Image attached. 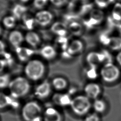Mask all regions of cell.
Returning <instances> with one entry per match:
<instances>
[{
	"label": "cell",
	"instance_id": "36",
	"mask_svg": "<svg viewBox=\"0 0 121 121\" xmlns=\"http://www.w3.org/2000/svg\"><path fill=\"white\" fill-rule=\"evenodd\" d=\"M6 67H7L6 64L4 60L0 59V72H2Z\"/></svg>",
	"mask_w": 121,
	"mask_h": 121
},
{
	"label": "cell",
	"instance_id": "17",
	"mask_svg": "<svg viewBox=\"0 0 121 121\" xmlns=\"http://www.w3.org/2000/svg\"><path fill=\"white\" fill-rule=\"evenodd\" d=\"M107 46L112 50L121 51V37L120 36L109 37Z\"/></svg>",
	"mask_w": 121,
	"mask_h": 121
},
{
	"label": "cell",
	"instance_id": "33",
	"mask_svg": "<svg viewBox=\"0 0 121 121\" xmlns=\"http://www.w3.org/2000/svg\"><path fill=\"white\" fill-rule=\"evenodd\" d=\"M27 20L25 19L24 24L26 28L31 29L34 26V25L35 23H36L35 18H27Z\"/></svg>",
	"mask_w": 121,
	"mask_h": 121
},
{
	"label": "cell",
	"instance_id": "13",
	"mask_svg": "<svg viewBox=\"0 0 121 121\" xmlns=\"http://www.w3.org/2000/svg\"><path fill=\"white\" fill-rule=\"evenodd\" d=\"M15 49L17 56L21 61H27L34 54V51L28 48L19 46Z\"/></svg>",
	"mask_w": 121,
	"mask_h": 121
},
{
	"label": "cell",
	"instance_id": "10",
	"mask_svg": "<svg viewBox=\"0 0 121 121\" xmlns=\"http://www.w3.org/2000/svg\"><path fill=\"white\" fill-rule=\"evenodd\" d=\"M52 100L55 104L65 107L70 106L72 99L69 94L56 93L53 95Z\"/></svg>",
	"mask_w": 121,
	"mask_h": 121
},
{
	"label": "cell",
	"instance_id": "18",
	"mask_svg": "<svg viewBox=\"0 0 121 121\" xmlns=\"http://www.w3.org/2000/svg\"><path fill=\"white\" fill-rule=\"evenodd\" d=\"M25 40L27 43L33 47H36L40 43V39L38 35L33 31L28 32L25 36Z\"/></svg>",
	"mask_w": 121,
	"mask_h": 121
},
{
	"label": "cell",
	"instance_id": "16",
	"mask_svg": "<svg viewBox=\"0 0 121 121\" xmlns=\"http://www.w3.org/2000/svg\"><path fill=\"white\" fill-rule=\"evenodd\" d=\"M52 31L58 36H66L68 32L67 26L63 23L57 22L54 23L51 27Z\"/></svg>",
	"mask_w": 121,
	"mask_h": 121
},
{
	"label": "cell",
	"instance_id": "25",
	"mask_svg": "<svg viewBox=\"0 0 121 121\" xmlns=\"http://www.w3.org/2000/svg\"><path fill=\"white\" fill-rule=\"evenodd\" d=\"M93 107L96 112L98 113H102L105 110L106 104L103 100L99 99H96L93 103Z\"/></svg>",
	"mask_w": 121,
	"mask_h": 121
},
{
	"label": "cell",
	"instance_id": "34",
	"mask_svg": "<svg viewBox=\"0 0 121 121\" xmlns=\"http://www.w3.org/2000/svg\"><path fill=\"white\" fill-rule=\"evenodd\" d=\"M51 2L54 6L61 7L65 5L69 0H49Z\"/></svg>",
	"mask_w": 121,
	"mask_h": 121
},
{
	"label": "cell",
	"instance_id": "21",
	"mask_svg": "<svg viewBox=\"0 0 121 121\" xmlns=\"http://www.w3.org/2000/svg\"><path fill=\"white\" fill-rule=\"evenodd\" d=\"M52 85L53 87L58 90L65 89L67 86V82L65 79L60 77L54 78L52 81Z\"/></svg>",
	"mask_w": 121,
	"mask_h": 121
},
{
	"label": "cell",
	"instance_id": "14",
	"mask_svg": "<svg viewBox=\"0 0 121 121\" xmlns=\"http://www.w3.org/2000/svg\"><path fill=\"white\" fill-rule=\"evenodd\" d=\"M23 40L24 37L22 34L17 30H14L11 32L9 36V43L15 48L20 46Z\"/></svg>",
	"mask_w": 121,
	"mask_h": 121
},
{
	"label": "cell",
	"instance_id": "6",
	"mask_svg": "<svg viewBox=\"0 0 121 121\" xmlns=\"http://www.w3.org/2000/svg\"><path fill=\"white\" fill-rule=\"evenodd\" d=\"M35 96L41 99L47 98L51 92L50 83L47 80H45L39 84L35 88L34 91Z\"/></svg>",
	"mask_w": 121,
	"mask_h": 121
},
{
	"label": "cell",
	"instance_id": "3",
	"mask_svg": "<svg viewBox=\"0 0 121 121\" xmlns=\"http://www.w3.org/2000/svg\"><path fill=\"white\" fill-rule=\"evenodd\" d=\"M42 109L35 101H30L23 106L21 115L25 121H42L41 114Z\"/></svg>",
	"mask_w": 121,
	"mask_h": 121
},
{
	"label": "cell",
	"instance_id": "5",
	"mask_svg": "<svg viewBox=\"0 0 121 121\" xmlns=\"http://www.w3.org/2000/svg\"><path fill=\"white\" fill-rule=\"evenodd\" d=\"M120 71L117 66L112 63L104 64L100 70V75L103 80L107 83H112L118 79Z\"/></svg>",
	"mask_w": 121,
	"mask_h": 121
},
{
	"label": "cell",
	"instance_id": "28",
	"mask_svg": "<svg viewBox=\"0 0 121 121\" xmlns=\"http://www.w3.org/2000/svg\"><path fill=\"white\" fill-rule=\"evenodd\" d=\"M2 22L3 25L6 27L11 28L15 26L16 18L12 15L6 16L3 18Z\"/></svg>",
	"mask_w": 121,
	"mask_h": 121
},
{
	"label": "cell",
	"instance_id": "31",
	"mask_svg": "<svg viewBox=\"0 0 121 121\" xmlns=\"http://www.w3.org/2000/svg\"><path fill=\"white\" fill-rule=\"evenodd\" d=\"M49 0H34V5L37 9H41L44 7Z\"/></svg>",
	"mask_w": 121,
	"mask_h": 121
},
{
	"label": "cell",
	"instance_id": "11",
	"mask_svg": "<svg viewBox=\"0 0 121 121\" xmlns=\"http://www.w3.org/2000/svg\"><path fill=\"white\" fill-rule=\"evenodd\" d=\"M43 120L44 121H61L62 117L61 114L56 109L50 107L44 112Z\"/></svg>",
	"mask_w": 121,
	"mask_h": 121
},
{
	"label": "cell",
	"instance_id": "35",
	"mask_svg": "<svg viewBox=\"0 0 121 121\" xmlns=\"http://www.w3.org/2000/svg\"><path fill=\"white\" fill-rule=\"evenodd\" d=\"M5 53V45L2 41L0 40V55L3 56Z\"/></svg>",
	"mask_w": 121,
	"mask_h": 121
},
{
	"label": "cell",
	"instance_id": "27",
	"mask_svg": "<svg viewBox=\"0 0 121 121\" xmlns=\"http://www.w3.org/2000/svg\"><path fill=\"white\" fill-rule=\"evenodd\" d=\"M96 68V67L89 66V67L86 71V75L88 78L89 79L94 80L97 78L98 72Z\"/></svg>",
	"mask_w": 121,
	"mask_h": 121
},
{
	"label": "cell",
	"instance_id": "9",
	"mask_svg": "<svg viewBox=\"0 0 121 121\" xmlns=\"http://www.w3.org/2000/svg\"><path fill=\"white\" fill-rule=\"evenodd\" d=\"M89 66L96 67L101 63H103V55L102 52H89L86 58Z\"/></svg>",
	"mask_w": 121,
	"mask_h": 121
},
{
	"label": "cell",
	"instance_id": "12",
	"mask_svg": "<svg viewBox=\"0 0 121 121\" xmlns=\"http://www.w3.org/2000/svg\"><path fill=\"white\" fill-rule=\"evenodd\" d=\"M83 48L84 44L82 41L78 39H74L69 42L66 51L70 56H72L80 53Z\"/></svg>",
	"mask_w": 121,
	"mask_h": 121
},
{
	"label": "cell",
	"instance_id": "20",
	"mask_svg": "<svg viewBox=\"0 0 121 121\" xmlns=\"http://www.w3.org/2000/svg\"><path fill=\"white\" fill-rule=\"evenodd\" d=\"M26 10L27 9L25 6L21 4H16L12 9V16L14 17L16 19L20 18L23 17Z\"/></svg>",
	"mask_w": 121,
	"mask_h": 121
},
{
	"label": "cell",
	"instance_id": "42",
	"mask_svg": "<svg viewBox=\"0 0 121 121\" xmlns=\"http://www.w3.org/2000/svg\"></svg>",
	"mask_w": 121,
	"mask_h": 121
},
{
	"label": "cell",
	"instance_id": "26",
	"mask_svg": "<svg viewBox=\"0 0 121 121\" xmlns=\"http://www.w3.org/2000/svg\"><path fill=\"white\" fill-rule=\"evenodd\" d=\"M11 81L10 77L7 73L0 74V89L9 87Z\"/></svg>",
	"mask_w": 121,
	"mask_h": 121
},
{
	"label": "cell",
	"instance_id": "29",
	"mask_svg": "<svg viewBox=\"0 0 121 121\" xmlns=\"http://www.w3.org/2000/svg\"><path fill=\"white\" fill-rule=\"evenodd\" d=\"M114 0H94L95 4L100 9H104L112 4Z\"/></svg>",
	"mask_w": 121,
	"mask_h": 121
},
{
	"label": "cell",
	"instance_id": "24",
	"mask_svg": "<svg viewBox=\"0 0 121 121\" xmlns=\"http://www.w3.org/2000/svg\"><path fill=\"white\" fill-rule=\"evenodd\" d=\"M12 100V96L0 92V109H4L7 107H11Z\"/></svg>",
	"mask_w": 121,
	"mask_h": 121
},
{
	"label": "cell",
	"instance_id": "8",
	"mask_svg": "<svg viewBox=\"0 0 121 121\" xmlns=\"http://www.w3.org/2000/svg\"><path fill=\"white\" fill-rule=\"evenodd\" d=\"M84 91L89 99H96L101 93V88L97 83H89L85 86Z\"/></svg>",
	"mask_w": 121,
	"mask_h": 121
},
{
	"label": "cell",
	"instance_id": "30",
	"mask_svg": "<svg viewBox=\"0 0 121 121\" xmlns=\"http://www.w3.org/2000/svg\"><path fill=\"white\" fill-rule=\"evenodd\" d=\"M3 56L4 57V58L3 59L6 63V66H11L14 62V60L11 54L6 52V53L3 55Z\"/></svg>",
	"mask_w": 121,
	"mask_h": 121
},
{
	"label": "cell",
	"instance_id": "37",
	"mask_svg": "<svg viewBox=\"0 0 121 121\" xmlns=\"http://www.w3.org/2000/svg\"><path fill=\"white\" fill-rule=\"evenodd\" d=\"M116 60L119 65L121 66V51L117 54L116 56Z\"/></svg>",
	"mask_w": 121,
	"mask_h": 121
},
{
	"label": "cell",
	"instance_id": "2",
	"mask_svg": "<svg viewBox=\"0 0 121 121\" xmlns=\"http://www.w3.org/2000/svg\"><path fill=\"white\" fill-rule=\"evenodd\" d=\"M45 71V67L43 62L36 59L29 60L24 69L26 76L33 81L40 79L43 77Z\"/></svg>",
	"mask_w": 121,
	"mask_h": 121
},
{
	"label": "cell",
	"instance_id": "1",
	"mask_svg": "<svg viewBox=\"0 0 121 121\" xmlns=\"http://www.w3.org/2000/svg\"><path fill=\"white\" fill-rule=\"evenodd\" d=\"M8 87L10 95L18 99L28 94L30 89V85L26 78L17 77L11 80Z\"/></svg>",
	"mask_w": 121,
	"mask_h": 121
},
{
	"label": "cell",
	"instance_id": "23",
	"mask_svg": "<svg viewBox=\"0 0 121 121\" xmlns=\"http://www.w3.org/2000/svg\"><path fill=\"white\" fill-rule=\"evenodd\" d=\"M103 13L98 9L94 10L92 11L90 15L89 19L92 21V23L94 24H97L100 23L103 19Z\"/></svg>",
	"mask_w": 121,
	"mask_h": 121
},
{
	"label": "cell",
	"instance_id": "15",
	"mask_svg": "<svg viewBox=\"0 0 121 121\" xmlns=\"http://www.w3.org/2000/svg\"><path fill=\"white\" fill-rule=\"evenodd\" d=\"M40 54L44 59L47 60H51L55 57L57 52L53 46L50 45H46L41 48Z\"/></svg>",
	"mask_w": 121,
	"mask_h": 121
},
{
	"label": "cell",
	"instance_id": "40",
	"mask_svg": "<svg viewBox=\"0 0 121 121\" xmlns=\"http://www.w3.org/2000/svg\"><path fill=\"white\" fill-rule=\"evenodd\" d=\"M79 0V1H86V0Z\"/></svg>",
	"mask_w": 121,
	"mask_h": 121
},
{
	"label": "cell",
	"instance_id": "22",
	"mask_svg": "<svg viewBox=\"0 0 121 121\" xmlns=\"http://www.w3.org/2000/svg\"><path fill=\"white\" fill-rule=\"evenodd\" d=\"M68 31L72 35H78L81 34L83 30V27L78 22H73L69 24L67 26Z\"/></svg>",
	"mask_w": 121,
	"mask_h": 121
},
{
	"label": "cell",
	"instance_id": "7",
	"mask_svg": "<svg viewBox=\"0 0 121 121\" xmlns=\"http://www.w3.org/2000/svg\"><path fill=\"white\" fill-rule=\"evenodd\" d=\"M34 18L36 24L41 26H45L48 25L52 22L53 19V15L50 11L43 10L36 13Z\"/></svg>",
	"mask_w": 121,
	"mask_h": 121
},
{
	"label": "cell",
	"instance_id": "19",
	"mask_svg": "<svg viewBox=\"0 0 121 121\" xmlns=\"http://www.w3.org/2000/svg\"><path fill=\"white\" fill-rule=\"evenodd\" d=\"M111 16L114 21L121 23V2L114 4L111 10Z\"/></svg>",
	"mask_w": 121,
	"mask_h": 121
},
{
	"label": "cell",
	"instance_id": "41",
	"mask_svg": "<svg viewBox=\"0 0 121 121\" xmlns=\"http://www.w3.org/2000/svg\"><path fill=\"white\" fill-rule=\"evenodd\" d=\"M0 32H1V28L0 27Z\"/></svg>",
	"mask_w": 121,
	"mask_h": 121
},
{
	"label": "cell",
	"instance_id": "4",
	"mask_svg": "<svg viewBox=\"0 0 121 121\" xmlns=\"http://www.w3.org/2000/svg\"><path fill=\"white\" fill-rule=\"evenodd\" d=\"M71 110L78 115L82 116L89 111L91 104L89 99L86 95H78L73 99L70 105Z\"/></svg>",
	"mask_w": 121,
	"mask_h": 121
},
{
	"label": "cell",
	"instance_id": "38",
	"mask_svg": "<svg viewBox=\"0 0 121 121\" xmlns=\"http://www.w3.org/2000/svg\"><path fill=\"white\" fill-rule=\"evenodd\" d=\"M117 30H118L119 36L121 37V23H119L118 26H117Z\"/></svg>",
	"mask_w": 121,
	"mask_h": 121
},
{
	"label": "cell",
	"instance_id": "39",
	"mask_svg": "<svg viewBox=\"0 0 121 121\" xmlns=\"http://www.w3.org/2000/svg\"><path fill=\"white\" fill-rule=\"evenodd\" d=\"M20 1H22V2H27V1H28V0H20Z\"/></svg>",
	"mask_w": 121,
	"mask_h": 121
},
{
	"label": "cell",
	"instance_id": "32",
	"mask_svg": "<svg viewBox=\"0 0 121 121\" xmlns=\"http://www.w3.org/2000/svg\"><path fill=\"white\" fill-rule=\"evenodd\" d=\"M99 116L96 113H92L88 114L85 118L84 121H99Z\"/></svg>",
	"mask_w": 121,
	"mask_h": 121
}]
</instances>
